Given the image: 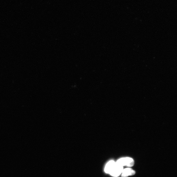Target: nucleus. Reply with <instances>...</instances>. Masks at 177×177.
<instances>
[{
  "label": "nucleus",
  "mask_w": 177,
  "mask_h": 177,
  "mask_svg": "<svg viewBox=\"0 0 177 177\" xmlns=\"http://www.w3.org/2000/svg\"><path fill=\"white\" fill-rule=\"evenodd\" d=\"M123 167L121 166L113 160H111L106 165L104 171L105 173L109 174L113 176L117 177L122 174Z\"/></svg>",
  "instance_id": "f257e3e1"
},
{
  "label": "nucleus",
  "mask_w": 177,
  "mask_h": 177,
  "mask_svg": "<svg viewBox=\"0 0 177 177\" xmlns=\"http://www.w3.org/2000/svg\"><path fill=\"white\" fill-rule=\"evenodd\" d=\"M118 164L121 166H126L128 167H131L134 165V160L130 157H126L120 158L116 162Z\"/></svg>",
  "instance_id": "f03ea898"
},
{
  "label": "nucleus",
  "mask_w": 177,
  "mask_h": 177,
  "mask_svg": "<svg viewBox=\"0 0 177 177\" xmlns=\"http://www.w3.org/2000/svg\"><path fill=\"white\" fill-rule=\"evenodd\" d=\"M136 172L131 168H127L123 169L121 177H127L129 176H133L135 174Z\"/></svg>",
  "instance_id": "7ed1b4c3"
}]
</instances>
